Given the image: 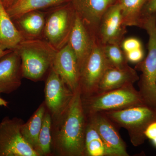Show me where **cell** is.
Segmentation results:
<instances>
[{
	"instance_id": "obj_1",
	"label": "cell",
	"mask_w": 156,
	"mask_h": 156,
	"mask_svg": "<svg viewBox=\"0 0 156 156\" xmlns=\"http://www.w3.org/2000/svg\"><path fill=\"white\" fill-rule=\"evenodd\" d=\"M52 119V154L84 156L87 117L80 88L74 92L66 109L58 116Z\"/></svg>"
},
{
	"instance_id": "obj_2",
	"label": "cell",
	"mask_w": 156,
	"mask_h": 156,
	"mask_svg": "<svg viewBox=\"0 0 156 156\" xmlns=\"http://www.w3.org/2000/svg\"><path fill=\"white\" fill-rule=\"evenodd\" d=\"M14 50L21 59L23 78L35 82L48 74L58 51L41 38L24 39Z\"/></svg>"
},
{
	"instance_id": "obj_3",
	"label": "cell",
	"mask_w": 156,
	"mask_h": 156,
	"mask_svg": "<svg viewBox=\"0 0 156 156\" xmlns=\"http://www.w3.org/2000/svg\"><path fill=\"white\" fill-rule=\"evenodd\" d=\"M140 28L146 31L149 40L147 56L135 67L141 73L138 91L146 105L156 109V14L143 19Z\"/></svg>"
},
{
	"instance_id": "obj_4",
	"label": "cell",
	"mask_w": 156,
	"mask_h": 156,
	"mask_svg": "<svg viewBox=\"0 0 156 156\" xmlns=\"http://www.w3.org/2000/svg\"><path fill=\"white\" fill-rule=\"evenodd\" d=\"M82 100L86 115L145 105L139 91L132 84L89 97L82 98Z\"/></svg>"
},
{
	"instance_id": "obj_5",
	"label": "cell",
	"mask_w": 156,
	"mask_h": 156,
	"mask_svg": "<svg viewBox=\"0 0 156 156\" xmlns=\"http://www.w3.org/2000/svg\"><path fill=\"white\" fill-rule=\"evenodd\" d=\"M117 128L128 131L130 141L135 147L141 145L146 137L144 131L151 123L156 121V109L145 105L119 110L102 112Z\"/></svg>"
},
{
	"instance_id": "obj_6",
	"label": "cell",
	"mask_w": 156,
	"mask_h": 156,
	"mask_svg": "<svg viewBox=\"0 0 156 156\" xmlns=\"http://www.w3.org/2000/svg\"><path fill=\"white\" fill-rule=\"evenodd\" d=\"M76 15L69 2L47 12L43 32L44 40L57 50L64 47L69 41Z\"/></svg>"
},
{
	"instance_id": "obj_7",
	"label": "cell",
	"mask_w": 156,
	"mask_h": 156,
	"mask_svg": "<svg viewBox=\"0 0 156 156\" xmlns=\"http://www.w3.org/2000/svg\"><path fill=\"white\" fill-rule=\"evenodd\" d=\"M24 122L20 118L8 116L0 122V156H40L21 134Z\"/></svg>"
},
{
	"instance_id": "obj_8",
	"label": "cell",
	"mask_w": 156,
	"mask_h": 156,
	"mask_svg": "<svg viewBox=\"0 0 156 156\" xmlns=\"http://www.w3.org/2000/svg\"><path fill=\"white\" fill-rule=\"evenodd\" d=\"M110 67L102 45L96 42L80 71V88L82 98L89 97L97 93L102 77Z\"/></svg>"
},
{
	"instance_id": "obj_9",
	"label": "cell",
	"mask_w": 156,
	"mask_h": 156,
	"mask_svg": "<svg viewBox=\"0 0 156 156\" xmlns=\"http://www.w3.org/2000/svg\"><path fill=\"white\" fill-rule=\"evenodd\" d=\"M74 92L67 87L52 66L45 83L44 102L52 118L61 114L69 105Z\"/></svg>"
},
{
	"instance_id": "obj_10",
	"label": "cell",
	"mask_w": 156,
	"mask_h": 156,
	"mask_svg": "<svg viewBox=\"0 0 156 156\" xmlns=\"http://www.w3.org/2000/svg\"><path fill=\"white\" fill-rule=\"evenodd\" d=\"M92 123L105 147L106 156H128L126 143L120 136L118 128L103 113L86 115Z\"/></svg>"
},
{
	"instance_id": "obj_11",
	"label": "cell",
	"mask_w": 156,
	"mask_h": 156,
	"mask_svg": "<svg viewBox=\"0 0 156 156\" xmlns=\"http://www.w3.org/2000/svg\"><path fill=\"white\" fill-rule=\"evenodd\" d=\"M127 27L123 23L119 2L111 7L101 20L97 32V41L101 45L117 44L121 46Z\"/></svg>"
},
{
	"instance_id": "obj_12",
	"label": "cell",
	"mask_w": 156,
	"mask_h": 156,
	"mask_svg": "<svg viewBox=\"0 0 156 156\" xmlns=\"http://www.w3.org/2000/svg\"><path fill=\"white\" fill-rule=\"evenodd\" d=\"M119 0H69L76 13L92 36L97 40V32L102 16Z\"/></svg>"
},
{
	"instance_id": "obj_13",
	"label": "cell",
	"mask_w": 156,
	"mask_h": 156,
	"mask_svg": "<svg viewBox=\"0 0 156 156\" xmlns=\"http://www.w3.org/2000/svg\"><path fill=\"white\" fill-rule=\"evenodd\" d=\"M53 67L73 92L80 88V72L75 54L68 43L57 51Z\"/></svg>"
},
{
	"instance_id": "obj_14",
	"label": "cell",
	"mask_w": 156,
	"mask_h": 156,
	"mask_svg": "<svg viewBox=\"0 0 156 156\" xmlns=\"http://www.w3.org/2000/svg\"><path fill=\"white\" fill-rule=\"evenodd\" d=\"M23 78L21 59L16 51L11 50L0 58V93L15 92Z\"/></svg>"
},
{
	"instance_id": "obj_15",
	"label": "cell",
	"mask_w": 156,
	"mask_h": 156,
	"mask_svg": "<svg viewBox=\"0 0 156 156\" xmlns=\"http://www.w3.org/2000/svg\"><path fill=\"white\" fill-rule=\"evenodd\" d=\"M97 41L76 14L74 23L68 43L75 54L80 72Z\"/></svg>"
},
{
	"instance_id": "obj_16",
	"label": "cell",
	"mask_w": 156,
	"mask_h": 156,
	"mask_svg": "<svg viewBox=\"0 0 156 156\" xmlns=\"http://www.w3.org/2000/svg\"><path fill=\"white\" fill-rule=\"evenodd\" d=\"M139 79L136 69L131 66L124 69L109 68L99 83L97 93L118 89L128 84H134Z\"/></svg>"
},
{
	"instance_id": "obj_17",
	"label": "cell",
	"mask_w": 156,
	"mask_h": 156,
	"mask_svg": "<svg viewBox=\"0 0 156 156\" xmlns=\"http://www.w3.org/2000/svg\"><path fill=\"white\" fill-rule=\"evenodd\" d=\"M46 12L30 11L13 20L25 39L41 38L44 28Z\"/></svg>"
},
{
	"instance_id": "obj_18",
	"label": "cell",
	"mask_w": 156,
	"mask_h": 156,
	"mask_svg": "<svg viewBox=\"0 0 156 156\" xmlns=\"http://www.w3.org/2000/svg\"><path fill=\"white\" fill-rule=\"evenodd\" d=\"M24 39L0 0V47L14 50Z\"/></svg>"
},
{
	"instance_id": "obj_19",
	"label": "cell",
	"mask_w": 156,
	"mask_h": 156,
	"mask_svg": "<svg viewBox=\"0 0 156 156\" xmlns=\"http://www.w3.org/2000/svg\"><path fill=\"white\" fill-rule=\"evenodd\" d=\"M46 110L47 107L44 101L40 105L28 121L23 123L21 127V133L23 138L38 154L39 135Z\"/></svg>"
},
{
	"instance_id": "obj_20",
	"label": "cell",
	"mask_w": 156,
	"mask_h": 156,
	"mask_svg": "<svg viewBox=\"0 0 156 156\" xmlns=\"http://www.w3.org/2000/svg\"><path fill=\"white\" fill-rule=\"evenodd\" d=\"M69 2V0H18L6 10L12 20L30 11L55 7Z\"/></svg>"
},
{
	"instance_id": "obj_21",
	"label": "cell",
	"mask_w": 156,
	"mask_h": 156,
	"mask_svg": "<svg viewBox=\"0 0 156 156\" xmlns=\"http://www.w3.org/2000/svg\"><path fill=\"white\" fill-rule=\"evenodd\" d=\"M147 0H119L123 23L126 27H140L143 8Z\"/></svg>"
},
{
	"instance_id": "obj_22",
	"label": "cell",
	"mask_w": 156,
	"mask_h": 156,
	"mask_svg": "<svg viewBox=\"0 0 156 156\" xmlns=\"http://www.w3.org/2000/svg\"><path fill=\"white\" fill-rule=\"evenodd\" d=\"M84 156H106L103 141L95 127L87 118L84 140Z\"/></svg>"
},
{
	"instance_id": "obj_23",
	"label": "cell",
	"mask_w": 156,
	"mask_h": 156,
	"mask_svg": "<svg viewBox=\"0 0 156 156\" xmlns=\"http://www.w3.org/2000/svg\"><path fill=\"white\" fill-rule=\"evenodd\" d=\"M52 123V117L47 109L38 137V153L40 156L53 155L51 134Z\"/></svg>"
},
{
	"instance_id": "obj_24",
	"label": "cell",
	"mask_w": 156,
	"mask_h": 156,
	"mask_svg": "<svg viewBox=\"0 0 156 156\" xmlns=\"http://www.w3.org/2000/svg\"><path fill=\"white\" fill-rule=\"evenodd\" d=\"M102 46L105 56L112 67L124 69L129 66L126 54L119 45L110 44Z\"/></svg>"
},
{
	"instance_id": "obj_25",
	"label": "cell",
	"mask_w": 156,
	"mask_h": 156,
	"mask_svg": "<svg viewBox=\"0 0 156 156\" xmlns=\"http://www.w3.org/2000/svg\"><path fill=\"white\" fill-rule=\"evenodd\" d=\"M121 47L125 53H126L132 50L142 48V45L139 39L131 37L125 38L121 44Z\"/></svg>"
},
{
	"instance_id": "obj_26",
	"label": "cell",
	"mask_w": 156,
	"mask_h": 156,
	"mask_svg": "<svg viewBox=\"0 0 156 156\" xmlns=\"http://www.w3.org/2000/svg\"><path fill=\"white\" fill-rule=\"evenodd\" d=\"M128 62L137 63L142 61L144 58V51L143 48L132 50L125 53Z\"/></svg>"
},
{
	"instance_id": "obj_27",
	"label": "cell",
	"mask_w": 156,
	"mask_h": 156,
	"mask_svg": "<svg viewBox=\"0 0 156 156\" xmlns=\"http://www.w3.org/2000/svg\"><path fill=\"white\" fill-rule=\"evenodd\" d=\"M154 14H156V0H147L141 12V20L143 18Z\"/></svg>"
},
{
	"instance_id": "obj_28",
	"label": "cell",
	"mask_w": 156,
	"mask_h": 156,
	"mask_svg": "<svg viewBox=\"0 0 156 156\" xmlns=\"http://www.w3.org/2000/svg\"><path fill=\"white\" fill-rule=\"evenodd\" d=\"M146 138L152 140L156 137V121L149 124L144 131Z\"/></svg>"
},
{
	"instance_id": "obj_29",
	"label": "cell",
	"mask_w": 156,
	"mask_h": 156,
	"mask_svg": "<svg viewBox=\"0 0 156 156\" xmlns=\"http://www.w3.org/2000/svg\"><path fill=\"white\" fill-rule=\"evenodd\" d=\"M5 9L7 10L14 5L18 0H1Z\"/></svg>"
},
{
	"instance_id": "obj_30",
	"label": "cell",
	"mask_w": 156,
	"mask_h": 156,
	"mask_svg": "<svg viewBox=\"0 0 156 156\" xmlns=\"http://www.w3.org/2000/svg\"><path fill=\"white\" fill-rule=\"evenodd\" d=\"M11 50H6V49H4V48L0 47V58L3 57V56H5L7 53L11 52Z\"/></svg>"
},
{
	"instance_id": "obj_31",
	"label": "cell",
	"mask_w": 156,
	"mask_h": 156,
	"mask_svg": "<svg viewBox=\"0 0 156 156\" xmlns=\"http://www.w3.org/2000/svg\"><path fill=\"white\" fill-rule=\"evenodd\" d=\"M9 104V101H7L3 99V98H2L0 96V107L3 106L6 107L8 106Z\"/></svg>"
},
{
	"instance_id": "obj_32",
	"label": "cell",
	"mask_w": 156,
	"mask_h": 156,
	"mask_svg": "<svg viewBox=\"0 0 156 156\" xmlns=\"http://www.w3.org/2000/svg\"><path fill=\"white\" fill-rule=\"evenodd\" d=\"M152 141L153 144L156 147V137L155 138H154V139H153L152 140H151Z\"/></svg>"
}]
</instances>
